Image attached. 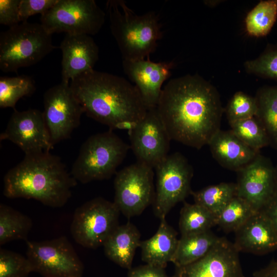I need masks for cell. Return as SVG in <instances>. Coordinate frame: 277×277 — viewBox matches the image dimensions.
Segmentation results:
<instances>
[{
  "mask_svg": "<svg viewBox=\"0 0 277 277\" xmlns=\"http://www.w3.org/2000/svg\"><path fill=\"white\" fill-rule=\"evenodd\" d=\"M156 109L171 140L187 146L200 149L220 130L223 109L220 95L196 74L169 81Z\"/></svg>",
  "mask_w": 277,
  "mask_h": 277,
  "instance_id": "obj_1",
  "label": "cell"
},
{
  "mask_svg": "<svg viewBox=\"0 0 277 277\" xmlns=\"http://www.w3.org/2000/svg\"><path fill=\"white\" fill-rule=\"evenodd\" d=\"M70 86L84 113L111 130H129L148 110L135 85L118 75L93 69L72 80Z\"/></svg>",
  "mask_w": 277,
  "mask_h": 277,
  "instance_id": "obj_2",
  "label": "cell"
},
{
  "mask_svg": "<svg viewBox=\"0 0 277 277\" xmlns=\"http://www.w3.org/2000/svg\"><path fill=\"white\" fill-rule=\"evenodd\" d=\"M77 182L57 155L49 151L26 154L4 178V195L34 199L53 208L64 206Z\"/></svg>",
  "mask_w": 277,
  "mask_h": 277,
  "instance_id": "obj_3",
  "label": "cell"
},
{
  "mask_svg": "<svg viewBox=\"0 0 277 277\" xmlns=\"http://www.w3.org/2000/svg\"><path fill=\"white\" fill-rule=\"evenodd\" d=\"M106 10L111 32L123 60H141L154 52L162 36L159 17L154 11L138 15L123 0H109Z\"/></svg>",
  "mask_w": 277,
  "mask_h": 277,
  "instance_id": "obj_4",
  "label": "cell"
},
{
  "mask_svg": "<svg viewBox=\"0 0 277 277\" xmlns=\"http://www.w3.org/2000/svg\"><path fill=\"white\" fill-rule=\"evenodd\" d=\"M130 148L112 130L92 135L82 145L70 173L82 184L110 179Z\"/></svg>",
  "mask_w": 277,
  "mask_h": 277,
  "instance_id": "obj_5",
  "label": "cell"
},
{
  "mask_svg": "<svg viewBox=\"0 0 277 277\" xmlns=\"http://www.w3.org/2000/svg\"><path fill=\"white\" fill-rule=\"evenodd\" d=\"M55 48L52 34L41 23L21 22L0 34V69L17 73L36 64Z\"/></svg>",
  "mask_w": 277,
  "mask_h": 277,
  "instance_id": "obj_6",
  "label": "cell"
},
{
  "mask_svg": "<svg viewBox=\"0 0 277 277\" xmlns=\"http://www.w3.org/2000/svg\"><path fill=\"white\" fill-rule=\"evenodd\" d=\"M120 211L114 202L98 197L77 208L70 226L74 240L84 247L103 246L120 225Z\"/></svg>",
  "mask_w": 277,
  "mask_h": 277,
  "instance_id": "obj_7",
  "label": "cell"
},
{
  "mask_svg": "<svg viewBox=\"0 0 277 277\" xmlns=\"http://www.w3.org/2000/svg\"><path fill=\"white\" fill-rule=\"evenodd\" d=\"M106 14L94 0H57L41 16V24L50 34H97L103 26Z\"/></svg>",
  "mask_w": 277,
  "mask_h": 277,
  "instance_id": "obj_8",
  "label": "cell"
},
{
  "mask_svg": "<svg viewBox=\"0 0 277 277\" xmlns=\"http://www.w3.org/2000/svg\"><path fill=\"white\" fill-rule=\"evenodd\" d=\"M155 169L156 182L152 207L154 214L161 220L191 194L193 169L180 152L168 154Z\"/></svg>",
  "mask_w": 277,
  "mask_h": 277,
  "instance_id": "obj_9",
  "label": "cell"
},
{
  "mask_svg": "<svg viewBox=\"0 0 277 277\" xmlns=\"http://www.w3.org/2000/svg\"><path fill=\"white\" fill-rule=\"evenodd\" d=\"M26 257L33 272L43 277H82L84 266L65 236L40 242L26 241Z\"/></svg>",
  "mask_w": 277,
  "mask_h": 277,
  "instance_id": "obj_10",
  "label": "cell"
},
{
  "mask_svg": "<svg viewBox=\"0 0 277 277\" xmlns=\"http://www.w3.org/2000/svg\"><path fill=\"white\" fill-rule=\"evenodd\" d=\"M153 169L137 162L116 173L113 202L126 217L140 215L152 205L155 195Z\"/></svg>",
  "mask_w": 277,
  "mask_h": 277,
  "instance_id": "obj_11",
  "label": "cell"
},
{
  "mask_svg": "<svg viewBox=\"0 0 277 277\" xmlns=\"http://www.w3.org/2000/svg\"><path fill=\"white\" fill-rule=\"evenodd\" d=\"M43 103V113L54 146L70 137L73 130L80 125L84 111L75 97L70 83L62 81L45 92Z\"/></svg>",
  "mask_w": 277,
  "mask_h": 277,
  "instance_id": "obj_12",
  "label": "cell"
},
{
  "mask_svg": "<svg viewBox=\"0 0 277 277\" xmlns=\"http://www.w3.org/2000/svg\"><path fill=\"white\" fill-rule=\"evenodd\" d=\"M128 131L130 147L137 162L155 168L168 155L171 140L156 108L148 109Z\"/></svg>",
  "mask_w": 277,
  "mask_h": 277,
  "instance_id": "obj_13",
  "label": "cell"
},
{
  "mask_svg": "<svg viewBox=\"0 0 277 277\" xmlns=\"http://www.w3.org/2000/svg\"><path fill=\"white\" fill-rule=\"evenodd\" d=\"M238 172L236 195L246 201L256 211H261L277 193L275 167L270 159L259 153Z\"/></svg>",
  "mask_w": 277,
  "mask_h": 277,
  "instance_id": "obj_14",
  "label": "cell"
},
{
  "mask_svg": "<svg viewBox=\"0 0 277 277\" xmlns=\"http://www.w3.org/2000/svg\"><path fill=\"white\" fill-rule=\"evenodd\" d=\"M0 140L11 141L25 154L50 151L54 147L43 113L35 109H14Z\"/></svg>",
  "mask_w": 277,
  "mask_h": 277,
  "instance_id": "obj_15",
  "label": "cell"
},
{
  "mask_svg": "<svg viewBox=\"0 0 277 277\" xmlns=\"http://www.w3.org/2000/svg\"><path fill=\"white\" fill-rule=\"evenodd\" d=\"M233 243L220 238L204 257L189 265L176 267L172 277H246Z\"/></svg>",
  "mask_w": 277,
  "mask_h": 277,
  "instance_id": "obj_16",
  "label": "cell"
},
{
  "mask_svg": "<svg viewBox=\"0 0 277 277\" xmlns=\"http://www.w3.org/2000/svg\"><path fill=\"white\" fill-rule=\"evenodd\" d=\"M125 73L134 83L147 109L156 108L164 82L170 75L172 62L147 60H123Z\"/></svg>",
  "mask_w": 277,
  "mask_h": 277,
  "instance_id": "obj_17",
  "label": "cell"
},
{
  "mask_svg": "<svg viewBox=\"0 0 277 277\" xmlns=\"http://www.w3.org/2000/svg\"><path fill=\"white\" fill-rule=\"evenodd\" d=\"M59 48L62 52V81L65 83L93 70L98 59V46L89 35L66 34Z\"/></svg>",
  "mask_w": 277,
  "mask_h": 277,
  "instance_id": "obj_18",
  "label": "cell"
},
{
  "mask_svg": "<svg viewBox=\"0 0 277 277\" xmlns=\"http://www.w3.org/2000/svg\"><path fill=\"white\" fill-rule=\"evenodd\" d=\"M235 233L233 244L239 252L263 254L277 249V234L262 210L255 212Z\"/></svg>",
  "mask_w": 277,
  "mask_h": 277,
  "instance_id": "obj_19",
  "label": "cell"
},
{
  "mask_svg": "<svg viewBox=\"0 0 277 277\" xmlns=\"http://www.w3.org/2000/svg\"><path fill=\"white\" fill-rule=\"evenodd\" d=\"M208 145L214 159L223 167L238 171L259 153L241 141L230 130H219Z\"/></svg>",
  "mask_w": 277,
  "mask_h": 277,
  "instance_id": "obj_20",
  "label": "cell"
},
{
  "mask_svg": "<svg viewBox=\"0 0 277 277\" xmlns=\"http://www.w3.org/2000/svg\"><path fill=\"white\" fill-rule=\"evenodd\" d=\"M161 222L156 233L148 240L141 241L142 260L146 264L165 268L171 262L179 239L176 231L170 226L166 218Z\"/></svg>",
  "mask_w": 277,
  "mask_h": 277,
  "instance_id": "obj_21",
  "label": "cell"
},
{
  "mask_svg": "<svg viewBox=\"0 0 277 277\" xmlns=\"http://www.w3.org/2000/svg\"><path fill=\"white\" fill-rule=\"evenodd\" d=\"M140 238L138 229L132 223L128 222L119 225L103 245L105 254L120 267L129 270L140 247Z\"/></svg>",
  "mask_w": 277,
  "mask_h": 277,
  "instance_id": "obj_22",
  "label": "cell"
},
{
  "mask_svg": "<svg viewBox=\"0 0 277 277\" xmlns=\"http://www.w3.org/2000/svg\"><path fill=\"white\" fill-rule=\"evenodd\" d=\"M219 239L211 230L181 235L171 262L176 267L191 264L206 255Z\"/></svg>",
  "mask_w": 277,
  "mask_h": 277,
  "instance_id": "obj_23",
  "label": "cell"
},
{
  "mask_svg": "<svg viewBox=\"0 0 277 277\" xmlns=\"http://www.w3.org/2000/svg\"><path fill=\"white\" fill-rule=\"evenodd\" d=\"M30 217L4 204H0V245L13 240L27 241L32 227Z\"/></svg>",
  "mask_w": 277,
  "mask_h": 277,
  "instance_id": "obj_24",
  "label": "cell"
},
{
  "mask_svg": "<svg viewBox=\"0 0 277 277\" xmlns=\"http://www.w3.org/2000/svg\"><path fill=\"white\" fill-rule=\"evenodd\" d=\"M255 98L258 105L255 117L266 131L269 145L277 149V86L260 89Z\"/></svg>",
  "mask_w": 277,
  "mask_h": 277,
  "instance_id": "obj_25",
  "label": "cell"
},
{
  "mask_svg": "<svg viewBox=\"0 0 277 277\" xmlns=\"http://www.w3.org/2000/svg\"><path fill=\"white\" fill-rule=\"evenodd\" d=\"M194 203L206 208L216 217L236 195V184L221 183L197 191H191Z\"/></svg>",
  "mask_w": 277,
  "mask_h": 277,
  "instance_id": "obj_26",
  "label": "cell"
},
{
  "mask_svg": "<svg viewBox=\"0 0 277 277\" xmlns=\"http://www.w3.org/2000/svg\"><path fill=\"white\" fill-rule=\"evenodd\" d=\"M215 225L216 217L206 208L196 203H184L179 223L181 235L206 232Z\"/></svg>",
  "mask_w": 277,
  "mask_h": 277,
  "instance_id": "obj_27",
  "label": "cell"
},
{
  "mask_svg": "<svg viewBox=\"0 0 277 277\" xmlns=\"http://www.w3.org/2000/svg\"><path fill=\"white\" fill-rule=\"evenodd\" d=\"M277 18V0L260 1L245 19L246 29L249 35L262 37L267 35Z\"/></svg>",
  "mask_w": 277,
  "mask_h": 277,
  "instance_id": "obj_28",
  "label": "cell"
},
{
  "mask_svg": "<svg viewBox=\"0 0 277 277\" xmlns=\"http://www.w3.org/2000/svg\"><path fill=\"white\" fill-rule=\"evenodd\" d=\"M35 90L34 80L27 75L0 77V107L15 109L17 101L33 94Z\"/></svg>",
  "mask_w": 277,
  "mask_h": 277,
  "instance_id": "obj_29",
  "label": "cell"
},
{
  "mask_svg": "<svg viewBox=\"0 0 277 277\" xmlns=\"http://www.w3.org/2000/svg\"><path fill=\"white\" fill-rule=\"evenodd\" d=\"M256 211L245 200L235 195L216 217V225L227 232L238 230Z\"/></svg>",
  "mask_w": 277,
  "mask_h": 277,
  "instance_id": "obj_30",
  "label": "cell"
},
{
  "mask_svg": "<svg viewBox=\"0 0 277 277\" xmlns=\"http://www.w3.org/2000/svg\"><path fill=\"white\" fill-rule=\"evenodd\" d=\"M229 124L230 131L252 149L259 151L269 145L267 134L256 117Z\"/></svg>",
  "mask_w": 277,
  "mask_h": 277,
  "instance_id": "obj_31",
  "label": "cell"
},
{
  "mask_svg": "<svg viewBox=\"0 0 277 277\" xmlns=\"http://www.w3.org/2000/svg\"><path fill=\"white\" fill-rule=\"evenodd\" d=\"M33 272L27 257L7 249H0V277H28Z\"/></svg>",
  "mask_w": 277,
  "mask_h": 277,
  "instance_id": "obj_32",
  "label": "cell"
},
{
  "mask_svg": "<svg viewBox=\"0 0 277 277\" xmlns=\"http://www.w3.org/2000/svg\"><path fill=\"white\" fill-rule=\"evenodd\" d=\"M258 105L255 97L243 92H237L230 100L226 114L229 123L255 117Z\"/></svg>",
  "mask_w": 277,
  "mask_h": 277,
  "instance_id": "obj_33",
  "label": "cell"
},
{
  "mask_svg": "<svg viewBox=\"0 0 277 277\" xmlns=\"http://www.w3.org/2000/svg\"><path fill=\"white\" fill-rule=\"evenodd\" d=\"M246 70L263 77L277 81V47H270L258 58L247 61Z\"/></svg>",
  "mask_w": 277,
  "mask_h": 277,
  "instance_id": "obj_34",
  "label": "cell"
},
{
  "mask_svg": "<svg viewBox=\"0 0 277 277\" xmlns=\"http://www.w3.org/2000/svg\"><path fill=\"white\" fill-rule=\"evenodd\" d=\"M57 0H21L19 17L21 22L31 16L45 14L57 3Z\"/></svg>",
  "mask_w": 277,
  "mask_h": 277,
  "instance_id": "obj_35",
  "label": "cell"
},
{
  "mask_svg": "<svg viewBox=\"0 0 277 277\" xmlns=\"http://www.w3.org/2000/svg\"><path fill=\"white\" fill-rule=\"evenodd\" d=\"M21 0H0V24L9 27L19 24Z\"/></svg>",
  "mask_w": 277,
  "mask_h": 277,
  "instance_id": "obj_36",
  "label": "cell"
},
{
  "mask_svg": "<svg viewBox=\"0 0 277 277\" xmlns=\"http://www.w3.org/2000/svg\"><path fill=\"white\" fill-rule=\"evenodd\" d=\"M127 277H170L165 268L146 264L128 270Z\"/></svg>",
  "mask_w": 277,
  "mask_h": 277,
  "instance_id": "obj_37",
  "label": "cell"
},
{
  "mask_svg": "<svg viewBox=\"0 0 277 277\" xmlns=\"http://www.w3.org/2000/svg\"><path fill=\"white\" fill-rule=\"evenodd\" d=\"M261 210L267 215L277 234V193Z\"/></svg>",
  "mask_w": 277,
  "mask_h": 277,
  "instance_id": "obj_38",
  "label": "cell"
},
{
  "mask_svg": "<svg viewBox=\"0 0 277 277\" xmlns=\"http://www.w3.org/2000/svg\"><path fill=\"white\" fill-rule=\"evenodd\" d=\"M254 277H277V260L271 262L268 265L255 272Z\"/></svg>",
  "mask_w": 277,
  "mask_h": 277,
  "instance_id": "obj_39",
  "label": "cell"
},
{
  "mask_svg": "<svg viewBox=\"0 0 277 277\" xmlns=\"http://www.w3.org/2000/svg\"><path fill=\"white\" fill-rule=\"evenodd\" d=\"M275 169H276V177H277V167H275Z\"/></svg>",
  "mask_w": 277,
  "mask_h": 277,
  "instance_id": "obj_40",
  "label": "cell"
}]
</instances>
